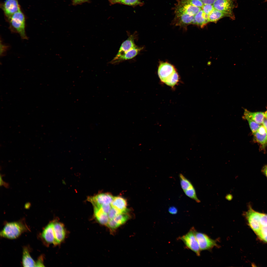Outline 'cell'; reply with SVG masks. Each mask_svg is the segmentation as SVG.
<instances>
[{"instance_id":"obj_1","label":"cell","mask_w":267,"mask_h":267,"mask_svg":"<svg viewBox=\"0 0 267 267\" xmlns=\"http://www.w3.org/2000/svg\"><path fill=\"white\" fill-rule=\"evenodd\" d=\"M24 219L8 222L4 226L0 233V236L9 239H16L23 233L29 230Z\"/></svg>"},{"instance_id":"obj_2","label":"cell","mask_w":267,"mask_h":267,"mask_svg":"<svg viewBox=\"0 0 267 267\" xmlns=\"http://www.w3.org/2000/svg\"><path fill=\"white\" fill-rule=\"evenodd\" d=\"M158 76L162 82L173 87L178 82L179 77L174 67L166 62L161 63L158 70Z\"/></svg>"},{"instance_id":"obj_3","label":"cell","mask_w":267,"mask_h":267,"mask_svg":"<svg viewBox=\"0 0 267 267\" xmlns=\"http://www.w3.org/2000/svg\"><path fill=\"white\" fill-rule=\"evenodd\" d=\"M6 20L11 31L18 34L22 39H27L25 31V17L21 9Z\"/></svg>"},{"instance_id":"obj_4","label":"cell","mask_w":267,"mask_h":267,"mask_svg":"<svg viewBox=\"0 0 267 267\" xmlns=\"http://www.w3.org/2000/svg\"><path fill=\"white\" fill-rule=\"evenodd\" d=\"M252 229L261 239L267 243V214L259 213Z\"/></svg>"},{"instance_id":"obj_5","label":"cell","mask_w":267,"mask_h":267,"mask_svg":"<svg viewBox=\"0 0 267 267\" xmlns=\"http://www.w3.org/2000/svg\"><path fill=\"white\" fill-rule=\"evenodd\" d=\"M194 229L192 228L185 235L179 237L186 247L194 252L198 256L200 255L201 251L195 237Z\"/></svg>"},{"instance_id":"obj_6","label":"cell","mask_w":267,"mask_h":267,"mask_svg":"<svg viewBox=\"0 0 267 267\" xmlns=\"http://www.w3.org/2000/svg\"><path fill=\"white\" fill-rule=\"evenodd\" d=\"M214 8L225 14L227 17L234 18L233 10L234 7L233 0H216L213 4Z\"/></svg>"},{"instance_id":"obj_7","label":"cell","mask_w":267,"mask_h":267,"mask_svg":"<svg viewBox=\"0 0 267 267\" xmlns=\"http://www.w3.org/2000/svg\"><path fill=\"white\" fill-rule=\"evenodd\" d=\"M6 20L21 9L18 0H6L0 4Z\"/></svg>"},{"instance_id":"obj_8","label":"cell","mask_w":267,"mask_h":267,"mask_svg":"<svg viewBox=\"0 0 267 267\" xmlns=\"http://www.w3.org/2000/svg\"><path fill=\"white\" fill-rule=\"evenodd\" d=\"M195 237L201 250H208L217 245L216 242L206 235L194 230Z\"/></svg>"},{"instance_id":"obj_9","label":"cell","mask_w":267,"mask_h":267,"mask_svg":"<svg viewBox=\"0 0 267 267\" xmlns=\"http://www.w3.org/2000/svg\"><path fill=\"white\" fill-rule=\"evenodd\" d=\"M175 13L173 24L175 25L186 28L188 25L192 24L194 16L183 12L175 11Z\"/></svg>"},{"instance_id":"obj_10","label":"cell","mask_w":267,"mask_h":267,"mask_svg":"<svg viewBox=\"0 0 267 267\" xmlns=\"http://www.w3.org/2000/svg\"><path fill=\"white\" fill-rule=\"evenodd\" d=\"M114 197L111 194L107 193H101L95 196L89 197L87 198L93 206L104 204H111Z\"/></svg>"},{"instance_id":"obj_11","label":"cell","mask_w":267,"mask_h":267,"mask_svg":"<svg viewBox=\"0 0 267 267\" xmlns=\"http://www.w3.org/2000/svg\"><path fill=\"white\" fill-rule=\"evenodd\" d=\"M143 47L136 46L119 56H115L111 61L110 63L111 64H115L124 61L132 59L137 55L143 49Z\"/></svg>"},{"instance_id":"obj_12","label":"cell","mask_w":267,"mask_h":267,"mask_svg":"<svg viewBox=\"0 0 267 267\" xmlns=\"http://www.w3.org/2000/svg\"><path fill=\"white\" fill-rule=\"evenodd\" d=\"M52 222L55 239L54 245H56L61 243L65 239V230L63 224L56 220Z\"/></svg>"},{"instance_id":"obj_13","label":"cell","mask_w":267,"mask_h":267,"mask_svg":"<svg viewBox=\"0 0 267 267\" xmlns=\"http://www.w3.org/2000/svg\"><path fill=\"white\" fill-rule=\"evenodd\" d=\"M41 237L44 243L47 245H54L55 239L53 227L52 222H50L44 228Z\"/></svg>"},{"instance_id":"obj_14","label":"cell","mask_w":267,"mask_h":267,"mask_svg":"<svg viewBox=\"0 0 267 267\" xmlns=\"http://www.w3.org/2000/svg\"><path fill=\"white\" fill-rule=\"evenodd\" d=\"M136 38L134 34L129 36L128 39L122 43L115 56H119L136 46V45L134 43V40Z\"/></svg>"},{"instance_id":"obj_15","label":"cell","mask_w":267,"mask_h":267,"mask_svg":"<svg viewBox=\"0 0 267 267\" xmlns=\"http://www.w3.org/2000/svg\"><path fill=\"white\" fill-rule=\"evenodd\" d=\"M243 118L248 117L256 123L262 124L265 118V112L262 111L251 112L246 109H244Z\"/></svg>"},{"instance_id":"obj_16","label":"cell","mask_w":267,"mask_h":267,"mask_svg":"<svg viewBox=\"0 0 267 267\" xmlns=\"http://www.w3.org/2000/svg\"><path fill=\"white\" fill-rule=\"evenodd\" d=\"M94 217L97 221L102 225H107L109 220L108 214L104 213L100 208L93 206Z\"/></svg>"},{"instance_id":"obj_17","label":"cell","mask_w":267,"mask_h":267,"mask_svg":"<svg viewBox=\"0 0 267 267\" xmlns=\"http://www.w3.org/2000/svg\"><path fill=\"white\" fill-rule=\"evenodd\" d=\"M111 204V207L117 209L122 212L127 211L126 201L121 197H114Z\"/></svg>"},{"instance_id":"obj_18","label":"cell","mask_w":267,"mask_h":267,"mask_svg":"<svg viewBox=\"0 0 267 267\" xmlns=\"http://www.w3.org/2000/svg\"><path fill=\"white\" fill-rule=\"evenodd\" d=\"M22 262L24 267L36 266V262L31 257L29 249L26 247H24L23 249Z\"/></svg>"},{"instance_id":"obj_19","label":"cell","mask_w":267,"mask_h":267,"mask_svg":"<svg viewBox=\"0 0 267 267\" xmlns=\"http://www.w3.org/2000/svg\"><path fill=\"white\" fill-rule=\"evenodd\" d=\"M203 13L201 9L194 16L192 24L197 25L202 28L205 26L208 22L204 18Z\"/></svg>"},{"instance_id":"obj_20","label":"cell","mask_w":267,"mask_h":267,"mask_svg":"<svg viewBox=\"0 0 267 267\" xmlns=\"http://www.w3.org/2000/svg\"><path fill=\"white\" fill-rule=\"evenodd\" d=\"M226 16H227L225 14L214 8L208 15V21L209 22H216L221 18Z\"/></svg>"},{"instance_id":"obj_21","label":"cell","mask_w":267,"mask_h":267,"mask_svg":"<svg viewBox=\"0 0 267 267\" xmlns=\"http://www.w3.org/2000/svg\"><path fill=\"white\" fill-rule=\"evenodd\" d=\"M127 212L119 214L113 219L119 226L126 222L130 218Z\"/></svg>"},{"instance_id":"obj_22","label":"cell","mask_w":267,"mask_h":267,"mask_svg":"<svg viewBox=\"0 0 267 267\" xmlns=\"http://www.w3.org/2000/svg\"><path fill=\"white\" fill-rule=\"evenodd\" d=\"M179 177L181 186L183 191L193 186L191 182L182 174H179Z\"/></svg>"},{"instance_id":"obj_23","label":"cell","mask_w":267,"mask_h":267,"mask_svg":"<svg viewBox=\"0 0 267 267\" xmlns=\"http://www.w3.org/2000/svg\"><path fill=\"white\" fill-rule=\"evenodd\" d=\"M253 134L256 140L262 145H264L267 144V133L262 134L257 131Z\"/></svg>"},{"instance_id":"obj_24","label":"cell","mask_w":267,"mask_h":267,"mask_svg":"<svg viewBox=\"0 0 267 267\" xmlns=\"http://www.w3.org/2000/svg\"><path fill=\"white\" fill-rule=\"evenodd\" d=\"M186 196L198 203L200 202L196 195L195 189L193 186L184 191Z\"/></svg>"},{"instance_id":"obj_25","label":"cell","mask_w":267,"mask_h":267,"mask_svg":"<svg viewBox=\"0 0 267 267\" xmlns=\"http://www.w3.org/2000/svg\"><path fill=\"white\" fill-rule=\"evenodd\" d=\"M243 119L246 120L249 124L250 128L253 134L257 132L260 125L248 117H245Z\"/></svg>"},{"instance_id":"obj_26","label":"cell","mask_w":267,"mask_h":267,"mask_svg":"<svg viewBox=\"0 0 267 267\" xmlns=\"http://www.w3.org/2000/svg\"><path fill=\"white\" fill-rule=\"evenodd\" d=\"M119 3L132 6H141L143 4L140 0H121Z\"/></svg>"},{"instance_id":"obj_27","label":"cell","mask_w":267,"mask_h":267,"mask_svg":"<svg viewBox=\"0 0 267 267\" xmlns=\"http://www.w3.org/2000/svg\"><path fill=\"white\" fill-rule=\"evenodd\" d=\"M122 212L117 209L112 207L108 213L109 219H113L116 216Z\"/></svg>"},{"instance_id":"obj_28","label":"cell","mask_w":267,"mask_h":267,"mask_svg":"<svg viewBox=\"0 0 267 267\" xmlns=\"http://www.w3.org/2000/svg\"><path fill=\"white\" fill-rule=\"evenodd\" d=\"M201 8L203 12L208 15L210 14L214 9L213 5L210 4H204Z\"/></svg>"},{"instance_id":"obj_29","label":"cell","mask_w":267,"mask_h":267,"mask_svg":"<svg viewBox=\"0 0 267 267\" xmlns=\"http://www.w3.org/2000/svg\"><path fill=\"white\" fill-rule=\"evenodd\" d=\"M111 204H104L94 206L100 208L104 213L108 214L111 208Z\"/></svg>"},{"instance_id":"obj_30","label":"cell","mask_w":267,"mask_h":267,"mask_svg":"<svg viewBox=\"0 0 267 267\" xmlns=\"http://www.w3.org/2000/svg\"><path fill=\"white\" fill-rule=\"evenodd\" d=\"M4 176V175L0 174V186H3L6 188H8L9 187V185L8 183L4 181L2 179V177Z\"/></svg>"},{"instance_id":"obj_31","label":"cell","mask_w":267,"mask_h":267,"mask_svg":"<svg viewBox=\"0 0 267 267\" xmlns=\"http://www.w3.org/2000/svg\"><path fill=\"white\" fill-rule=\"evenodd\" d=\"M43 264V257L40 256L36 262L35 267H44Z\"/></svg>"},{"instance_id":"obj_32","label":"cell","mask_w":267,"mask_h":267,"mask_svg":"<svg viewBox=\"0 0 267 267\" xmlns=\"http://www.w3.org/2000/svg\"><path fill=\"white\" fill-rule=\"evenodd\" d=\"M168 211L170 214L175 215L177 213L178 210L177 208L175 206H172L169 207L168 209Z\"/></svg>"},{"instance_id":"obj_33","label":"cell","mask_w":267,"mask_h":267,"mask_svg":"<svg viewBox=\"0 0 267 267\" xmlns=\"http://www.w3.org/2000/svg\"><path fill=\"white\" fill-rule=\"evenodd\" d=\"M257 132L260 134H264L267 133L266 129L262 125H260Z\"/></svg>"},{"instance_id":"obj_34","label":"cell","mask_w":267,"mask_h":267,"mask_svg":"<svg viewBox=\"0 0 267 267\" xmlns=\"http://www.w3.org/2000/svg\"><path fill=\"white\" fill-rule=\"evenodd\" d=\"M203 4H213L216 0H200Z\"/></svg>"},{"instance_id":"obj_35","label":"cell","mask_w":267,"mask_h":267,"mask_svg":"<svg viewBox=\"0 0 267 267\" xmlns=\"http://www.w3.org/2000/svg\"><path fill=\"white\" fill-rule=\"evenodd\" d=\"M73 4L76 5L80 4L87 2L88 0H72Z\"/></svg>"},{"instance_id":"obj_36","label":"cell","mask_w":267,"mask_h":267,"mask_svg":"<svg viewBox=\"0 0 267 267\" xmlns=\"http://www.w3.org/2000/svg\"><path fill=\"white\" fill-rule=\"evenodd\" d=\"M261 171L267 178V165L263 167Z\"/></svg>"},{"instance_id":"obj_37","label":"cell","mask_w":267,"mask_h":267,"mask_svg":"<svg viewBox=\"0 0 267 267\" xmlns=\"http://www.w3.org/2000/svg\"><path fill=\"white\" fill-rule=\"evenodd\" d=\"M6 46L5 45L3 44L2 43L0 44V54H1L2 55L3 54L6 48Z\"/></svg>"},{"instance_id":"obj_38","label":"cell","mask_w":267,"mask_h":267,"mask_svg":"<svg viewBox=\"0 0 267 267\" xmlns=\"http://www.w3.org/2000/svg\"><path fill=\"white\" fill-rule=\"evenodd\" d=\"M121 0H108L111 4H113L116 3H119Z\"/></svg>"},{"instance_id":"obj_39","label":"cell","mask_w":267,"mask_h":267,"mask_svg":"<svg viewBox=\"0 0 267 267\" xmlns=\"http://www.w3.org/2000/svg\"><path fill=\"white\" fill-rule=\"evenodd\" d=\"M31 206V203L29 202H27L25 204L24 208L26 209H28L30 208Z\"/></svg>"},{"instance_id":"obj_40","label":"cell","mask_w":267,"mask_h":267,"mask_svg":"<svg viewBox=\"0 0 267 267\" xmlns=\"http://www.w3.org/2000/svg\"><path fill=\"white\" fill-rule=\"evenodd\" d=\"M262 124L265 127L267 132V119H265Z\"/></svg>"},{"instance_id":"obj_41","label":"cell","mask_w":267,"mask_h":267,"mask_svg":"<svg viewBox=\"0 0 267 267\" xmlns=\"http://www.w3.org/2000/svg\"><path fill=\"white\" fill-rule=\"evenodd\" d=\"M265 118L267 119V109L266 111L265 112Z\"/></svg>"}]
</instances>
